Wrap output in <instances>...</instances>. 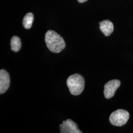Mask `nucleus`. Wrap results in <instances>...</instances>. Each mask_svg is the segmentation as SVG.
I'll return each mask as SVG.
<instances>
[{"instance_id":"nucleus-1","label":"nucleus","mask_w":133,"mask_h":133,"mask_svg":"<svg viewBox=\"0 0 133 133\" xmlns=\"http://www.w3.org/2000/svg\"><path fill=\"white\" fill-rule=\"evenodd\" d=\"M45 42L48 49L53 53L60 52L66 47L62 37L52 30L48 31L45 34Z\"/></svg>"},{"instance_id":"nucleus-2","label":"nucleus","mask_w":133,"mask_h":133,"mask_svg":"<svg viewBox=\"0 0 133 133\" xmlns=\"http://www.w3.org/2000/svg\"><path fill=\"white\" fill-rule=\"evenodd\" d=\"M66 85L72 95H80L84 90L85 81L83 77L78 74H75L68 77Z\"/></svg>"},{"instance_id":"nucleus-3","label":"nucleus","mask_w":133,"mask_h":133,"mask_svg":"<svg viewBox=\"0 0 133 133\" xmlns=\"http://www.w3.org/2000/svg\"><path fill=\"white\" fill-rule=\"evenodd\" d=\"M128 112L124 109H117L113 112L109 117V121L115 126H122L126 124L129 118Z\"/></svg>"},{"instance_id":"nucleus-4","label":"nucleus","mask_w":133,"mask_h":133,"mask_svg":"<svg viewBox=\"0 0 133 133\" xmlns=\"http://www.w3.org/2000/svg\"><path fill=\"white\" fill-rule=\"evenodd\" d=\"M120 85V81L117 79L109 81L104 86V95L106 99L112 98Z\"/></svg>"},{"instance_id":"nucleus-5","label":"nucleus","mask_w":133,"mask_h":133,"mask_svg":"<svg viewBox=\"0 0 133 133\" xmlns=\"http://www.w3.org/2000/svg\"><path fill=\"white\" fill-rule=\"evenodd\" d=\"M60 130L61 133H82L78 129L77 125L70 119L63 121V123L60 125Z\"/></svg>"},{"instance_id":"nucleus-6","label":"nucleus","mask_w":133,"mask_h":133,"mask_svg":"<svg viewBox=\"0 0 133 133\" xmlns=\"http://www.w3.org/2000/svg\"><path fill=\"white\" fill-rule=\"evenodd\" d=\"M10 85V78L9 74L5 70L0 71V94L5 93L9 89Z\"/></svg>"},{"instance_id":"nucleus-7","label":"nucleus","mask_w":133,"mask_h":133,"mask_svg":"<svg viewBox=\"0 0 133 133\" xmlns=\"http://www.w3.org/2000/svg\"><path fill=\"white\" fill-rule=\"evenodd\" d=\"M100 29L105 36H109L114 30L113 23L109 20H105L99 23Z\"/></svg>"},{"instance_id":"nucleus-8","label":"nucleus","mask_w":133,"mask_h":133,"mask_svg":"<svg viewBox=\"0 0 133 133\" xmlns=\"http://www.w3.org/2000/svg\"><path fill=\"white\" fill-rule=\"evenodd\" d=\"M11 49L14 52H17L19 51L21 48V42L19 37L14 36L10 41Z\"/></svg>"},{"instance_id":"nucleus-9","label":"nucleus","mask_w":133,"mask_h":133,"mask_svg":"<svg viewBox=\"0 0 133 133\" xmlns=\"http://www.w3.org/2000/svg\"><path fill=\"white\" fill-rule=\"evenodd\" d=\"M34 21V15L32 13L29 12L26 14L23 19V25L24 28L29 29L31 28Z\"/></svg>"},{"instance_id":"nucleus-10","label":"nucleus","mask_w":133,"mask_h":133,"mask_svg":"<svg viewBox=\"0 0 133 133\" xmlns=\"http://www.w3.org/2000/svg\"><path fill=\"white\" fill-rule=\"evenodd\" d=\"M88 0H77V1L80 3H84L86 1H87Z\"/></svg>"}]
</instances>
